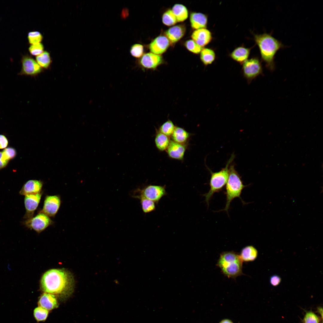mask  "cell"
<instances>
[{"instance_id": "1", "label": "cell", "mask_w": 323, "mask_h": 323, "mask_svg": "<svg viewBox=\"0 0 323 323\" xmlns=\"http://www.w3.org/2000/svg\"><path fill=\"white\" fill-rule=\"evenodd\" d=\"M41 286L44 292L64 300L70 296L73 291L74 279L71 274L66 270L52 269L43 275Z\"/></svg>"}, {"instance_id": "2", "label": "cell", "mask_w": 323, "mask_h": 323, "mask_svg": "<svg viewBox=\"0 0 323 323\" xmlns=\"http://www.w3.org/2000/svg\"><path fill=\"white\" fill-rule=\"evenodd\" d=\"M255 40L258 46L262 60L266 68L271 71L275 69L274 59L277 52L285 46L282 43L266 33L255 35Z\"/></svg>"}, {"instance_id": "3", "label": "cell", "mask_w": 323, "mask_h": 323, "mask_svg": "<svg viewBox=\"0 0 323 323\" xmlns=\"http://www.w3.org/2000/svg\"><path fill=\"white\" fill-rule=\"evenodd\" d=\"M243 263L239 254L233 251H226L220 254L217 265L225 276L235 279L243 274Z\"/></svg>"}, {"instance_id": "4", "label": "cell", "mask_w": 323, "mask_h": 323, "mask_svg": "<svg viewBox=\"0 0 323 323\" xmlns=\"http://www.w3.org/2000/svg\"><path fill=\"white\" fill-rule=\"evenodd\" d=\"M227 182L225 192L226 197V205L221 211H225L228 213L231 203L235 198H239L243 204H246L242 200L240 196L243 190L249 185L243 184L241 177L235 170L234 164L230 165Z\"/></svg>"}, {"instance_id": "5", "label": "cell", "mask_w": 323, "mask_h": 323, "mask_svg": "<svg viewBox=\"0 0 323 323\" xmlns=\"http://www.w3.org/2000/svg\"><path fill=\"white\" fill-rule=\"evenodd\" d=\"M234 157V154H232L228 161L225 167L219 171L214 172L209 170L211 174L209 182L210 189L208 193L203 195L205 198V201L208 206L214 194L221 191L226 184L229 176V167Z\"/></svg>"}, {"instance_id": "6", "label": "cell", "mask_w": 323, "mask_h": 323, "mask_svg": "<svg viewBox=\"0 0 323 323\" xmlns=\"http://www.w3.org/2000/svg\"><path fill=\"white\" fill-rule=\"evenodd\" d=\"M165 185H150L135 190L132 196L139 199L143 197L154 202L157 204L161 199L167 194Z\"/></svg>"}, {"instance_id": "7", "label": "cell", "mask_w": 323, "mask_h": 323, "mask_svg": "<svg viewBox=\"0 0 323 323\" xmlns=\"http://www.w3.org/2000/svg\"><path fill=\"white\" fill-rule=\"evenodd\" d=\"M243 72L248 83L257 77L262 74V65L259 59L254 58L246 60L243 64Z\"/></svg>"}, {"instance_id": "8", "label": "cell", "mask_w": 323, "mask_h": 323, "mask_svg": "<svg viewBox=\"0 0 323 323\" xmlns=\"http://www.w3.org/2000/svg\"><path fill=\"white\" fill-rule=\"evenodd\" d=\"M53 223L49 217L45 214L39 212L34 217L27 219L24 222L25 226L38 233H40Z\"/></svg>"}, {"instance_id": "9", "label": "cell", "mask_w": 323, "mask_h": 323, "mask_svg": "<svg viewBox=\"0 0 323 323\" xmlns=\"http://www.w3.org/2000/svg\"><path fill=\"white\" fill-rule=\"evenodd\" d=\"M22 68L19 74L35 77L43 71V69L36 60L28 55L23 56L22 59Z\"/></svg>"}, {"instance_id": "10", "label": "cell", "mask_w": 323, "mask_h": 323, "mask_svg": "<svg viewBox=\"0 0 323 323\" xmlns=\"http://www.w3.org/2000/svg\"><path fill=\"white\" fill-rule=\"evenodd\" d=\"M164 63L162 57L152 53H146L141 57L138 61L139 66L143 69L155 70Z\"/></svg>"}, {"instance_id": "11", "label": "cell", "mask_w": 323, "mask_h": 323, "mask_svg": "<svg viewBox=\"0 0 323 323\" xmlns=\"http://www.w3.org/2000/svg\"><path fill=\"white\" fill-rule=\"evenodd\" d=\"M61 204L60 197L58 195H47L45 197L42 210V213L49 217H54L57 213Z\"/></svg>"}, {"instance_id": "12", "label": "cell", "mask_w": 323, "mask_h": 323, "mask_svg": "<svg viewBox=\"0 0 323 323\" xmlns=\"http://www.w3.org/2000/svg\"><path fill=\"white\" fill-rule=\"evenodd\" d=\"M42 193L25 196L24 203L26 213L24 218L29 219L33 217L34 212L39 203Z\"/></svg>"}, {"instance_id": "13", "label": "cell", "mask_w": 323, "mask_h": 323, "mask_svg": "<svg viewBox=\"0 0 323 323\" xmlns=\"http://www.w3.org/2000/svg\"><path fill=\"white\" fill-rule=\"evenodd\" d=\"M187 147L186 144H182L170 140L166 150L169 158L179 160H182Z\"/></svg>"}, {"instance_id": "14", "label": "cell", "mask_w": 323, "mask_h": 323, "mask_svg": "<svg viewBox=\"0 0 323 323\" xmlns=\"http://www.w3.org/2000/svg\"><path fill=\"white\" fill-rule=\"evenodd\" d=\"M170 44L169 40L165 36H159L150 43L149 48L152 53L160 55L167 50Z\"/></svg>"}, {"instance_id": "15", "label": "cell", "mask_w": 323, "mask_h": 323, "mask_svg": "<svg viewBox=\"0 0 323 323\" xmlns=\"http://www.w3.org/2000/svg\"><path fill=\"white\" fill-rule=\"evenodd\" d=\"M43 185V182L40 180H29L24 185L19 193L26 196L39 193L42 192Z\"/></svg>"}, {"instance_id": "16", "label": "cell", "mask_w": 323, "mask_h": 323, "mask_svg": "<svg viewBox=\"0 0 323 323\" xmlns=\"http://www.w3.org/2000/svg\"><path fill=\"white\" fill-rule=\"evenodd\" d=\"M191 37L193 40L202 47L207 45L212 39L211 33L206 28L196 30L192 33Z\"/></svg>"}, {"instance_id": "17", "label": "cell", "mask_w": 323, "mask_h": 323, "mask_svg": "<svg viewBox=\"0 0 323 323\" xmlns=\"http://www.w3.org/2000/svg\"><path fill=\"white\" fill-rule=\"evenodd\" d=\"M185 32L186 28L184 25H179L169 28L165 32V34L170 43L174 44L180 40Z\"/></svg>"}, {"instance_id": "18", "label": "cell", "mask_w": 323, "mask_h": 323, "mask_svg": "<svg viewBox=\"0 0 323 323\" xmlns=\"http://www.w3.org/2000/svg\"><path fill=\"white\" fill-rule=\"evenodd\" d=\"M38 304L48 310L57 308L58 304L56 297L54 295L46 292L43 293L40 297Z\"/></svg>"}, {"instance_id": "19", "label": "cell", "mask_w": 323, "mask_h": 323, "mask_svg": "<svg viewBox=\"0 0 323 323\" xmlns=\"http://www.w3.org/2000/svg\"><path fill=\"white\" fill-rule=\"evenodd\" d=\"M190 21L191 27L194 29L205 28L207 25V17L203 13L192 12L190 14Z\"/></svg>"}, {"instance_id": "20", "label": "cell", "mask_w": 323, "mask_h": 323, "mask_svg": "<svg viewBox=\"0 0 323 323\" xmlns=\"http://www.w3.org/2000/svg\"><path fill=\"white\" fill-rule=\"evenodd\" d=\"M258 254V251L255 247L249 245L242 249L239 255L243 262H249L255 260L257 258Z\"/></svg>"}, {"instance_id": "21", "label": "cell", "mask_w": 323, "mask_h": 323, "mask_svg": "<svg viewBox=\"0 0 323 323\" xmlns=\"http://www.w3.org/2000/svg\"><path fill=\"white\" fill-rule=\"evenodd\" d=\"M190 136V133L184 128L176 126L170 137L172 140L174 141L182 144H186Z\"/></svg>"}, {"instance_id": "22", "label": "cell", "mask_w": 323, "mask_h": 323, "mask_svg": "<svg viewBox=\"0 0 323 323\" xmlns=\"http://www.w3.org/2000/svg\"><path fill=\"white\" fill-rule=\"evenodd\" d=\"M250 51L249 48L240 47L234 50L230 56L234 60L240 63H243L248 58Z\"/></svg>"}, {"instance_id": "23", "label": "cell", "mask_w": 323, "mask_h": 323, "mask_svg": "<svg viewBox=\"0 0 323 323\" xmlns=\"http://www.w3.org/2000/svg\"><path fill=\"white\" fill-rule=\"evenodd\" d=\"M170 141L169 137L161 133L158 130L156 131L155 143L156 147L159 151L166 150Z\"/></svg>"}, {"instance_id": "24", "label": "cell", "mask_w": 323, "mask_h": 323, "mask_svg": "<svg viewBox=\"0 0 323 323\" xmlns=\"http://www.w3.org/2000/svg\"><path fill=\"white\" fill-rule=\"evenodd\" d=\"M177 22H182L186 20L188 16V10L182 4H176L173 7L172 10Z\"/></svg>"}, {"instance_id": "25", "label": "cell", "mask_w": 323, "mask_h": 323, "mask_svg": "<svg viewBox=\"0 0 323 323\" xmlns=\"http://www.w3.org/2000/svg\"><path fill=\"white\" fill-rule=\"evenodd\" d=\"M215 58V52L211 49L204 48L202 49L200 52L201 60L205 65L211 64L214 61Z\"/></svg>"}, {"instance_id": "26", "label": "cell", "mask_w": 323, "mask_h": 323, "mask_svg": "<svg viewBox=\"0 0 323 323\" xmlns=\"http://www.w3.org/2000/svg\"><path fill=\"white\" fill-rule=\"evenodd\" d=\"M36 59L38 64L43 69L48 68L52 62L50 54L47 51H44L36 56Z\"/></svg>"}, {"instance_id": "27", "label": "cell", "mask_w": 323, "mask_h": 323, "mask_svg": "<svg viewBox=\"0 0 323 323\" xmlns=\"http://www.w3.org/2000/svg\"><path fill=\"white\" fill-rule=\"evenodd\" d=\"M138 199L140 200L142 209L144 213H149L156 210V206L154 202L143 197Z\"/></svg>"}, {"instance_id": "28", "label": "cell", "mask_w": 323, "mask_h": 323, "mask_svg": "<svg viewBox=\"0 0 323 323\" xmlns=\"http://www.w3.org/2000/svg\"><path fill=\"white\" fill-rule=\"evenodd\" d=\"M175 127L173 122L169 120L163 123L160 126L158 131L170 137L173 133Z\"/></svg>"}, {"instance_id": "29", "label": "cell", "mask_w": 323, "mask_h": 323, "mask_svg": "<svg viewBox=\"0 0 323 323\" xmlns=\"http://www.w3.org/2000/svg\"><path fill=\"white\" fill-rule=\"evenodd\" d=\"M163 23L168 26H171L177 22L176 19L171 10H168L165 12L162 16Z\"/></svg>"}, {"instance_id": "30", "label": "cell", "mask_w": 323, "mask_h": 323, "mask_svg": "<svg viewBox=\"0 0 323 323\" xmlns=\"http://www.w3.org/2000/svg\"><path fill=\"white\" fill-rule=\"evenodd\" d=\"M48 313V310L40 306L36 308L33 310L34 316L37 322L45 321Z\"/></svg>"}, {"instance_id": "31", "label": "cell", "mask_w": 323, "mask_h": 323, "mask_svg": "<svg viewBox=\"0 0 323 323\" xmlns=\"http://www.w3.org/2000/svg\"><path fill=\"white\" fill-rule=\"evenodd\" d=\"M2 152V159L5 162L8 163L9 160L14 158L16 156V152L15 149L9 147L5 149Z\"/></svg>"}, {"instance_id": "32", "label": "cell", "mask_w": 323, "mask_h": 323, "mask_svg": "<svg viewBox=\"0 0 323 323\" xmlns=\"http://www.w3.org/2000/svg\"><path fill=\"white\" fill-rule=\"evenodd\" d=\"M28 42L31 45L40 43L43 39L41 33L38 31L29 32L28 36Z\"/></svg>"}, {"instance_id": "33", "label": "cell", "mask_w": 323, "mask_h": 323, "mask_svg": "<svg viewBox=\"0 0 323 323\" xmlns=\"http://www.w3.org/2000/svg\"><path fill=\"white\" fill-rule=\"evenodd\" d=\"M185 45L189 51L196 54L200 53L203 49L193 40L191 39L185 42Z\"/></svg>"}, {"instance_id": "34", "label": "cell", "mask_w": 323, "mask_h": 323, "mask_svg": "<svg viewBox=\"0 0 323 323\" xmlns=\"http://www.w3.org/2000/svg\"><path fill=\"white\" fill-rule=\"evenodd\" d=\"M144 51V48L143 45L140 44H135L131 46L130 51L132 56L138 58L142 56Z\"/></svg>"}, {"instance_id": "35", "label": "cell", "mask_w": 323, "mask_h": 323, "mask_svg": "<svg viewBox=\"0 0 323 323\" xmlns=\"http://www.w3.org/2000/svg\"><path fill=\"white\" fill-rule=\"evenodd\" d=\"M44 49L43 45L40 42L31 45L29 48V51L31 55L37 56L44 52Z\"/></svg>"}, {"instance_id": "36", "label": "cell", "mask_w": 323, "mask_h": 323, "mask_svg": "<svg viewBox=\"0 0 323 323\" xmlns=\"http://www.w3.org/2000/svg\"><path fill=\"white\" fill-rule=\"evenodd\" d=\"M319 322L318 317L311 312H307L303 320L304 323H319Z\"/></svg>"}, {"instance_id": "37", "label": "cell", "mask_w": 323, "mask_h": 323, "mask_svg": "<svg viewBox=\"0 0 323 323\" xmlns=\"http://www.w3.org/2000/svg\"><path fill=\"white\" fill-rule=\"evenodd\" d=\"M281 278L277 275H273L270 278V284L273 286H276L279 285L281 281Z\"/></svg>"}, {"instance_id": "38", "label": "cell", "mask_w": 323, "mask_h": 323, "mask_svg": "<svg viewBox=\"0 0 323 323\" xmlns=\"http://www.w3.org/2000/svg\"><path fill=\"white\" fill-rule=\"evenodd\" d=\"M8 144V141L4 135H0V149L4 148Z\"/></svg>"}, {"instance_id": "39", "label": "cell", "mask_w": 323, "mask_h": 323, "mask_svg": "<svg viewBox=\"0 0 323 323\" xmlns=\"http://www.w3.org/2000/svg\"><path fill=\"white\" fill-rule=\"evenodd\" d=\"M2 152H0V169L5 167L8 163L4 162L2 159Z\"/></svg>"}, {"instance_id": "40", "label": "cell", "mask_w": 323, "mask_h": 323, "mask_svg": "<svg viewBox=\"0 0 323 323\" xmlns=\"http://www.w3.org/2000/svg\"><path fill=\"white\" fill-rule=\"evenodd\" d=\"M220 323H233V322L229 319H225L222 321Z\"/></svg>"}]
</instances>
